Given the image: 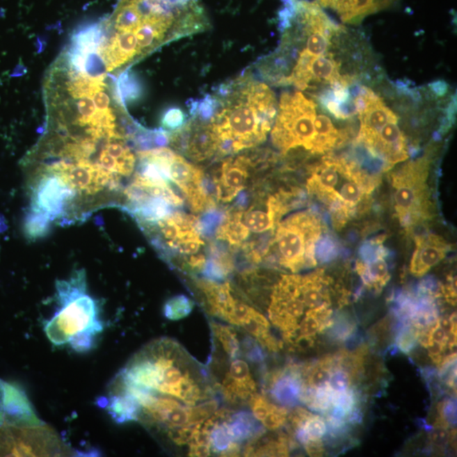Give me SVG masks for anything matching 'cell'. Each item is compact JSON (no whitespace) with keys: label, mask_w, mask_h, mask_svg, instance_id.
Instances as JSON below:
<instances>
[{"label":"cell","mask_w":457,"mask_h":457,"mask_svg":"<svg viewBox=\"0 0 457 457\" xmlns=\"http://www.w3.org/2000/svg\"><path fill=\"white\" fill-rule=\"evenodd\" d=\"M214 97L216 111L209 122L218 155L236 154L266 140L278 111L266 84L244 76L222 85Z\"/></svg>","instance_id":"1"},{"label":"cell","mask_w":457,"mask_h":457,"mask_svg":"<svg viewBox=\"0 0 457 457\" xmlns=\"http://www.w3.org/2000/svg\"><path fill=\"white\" fill-rule=\"evenodd\" d=\"M377 182L357 161L326 156L312 168L307 190L329 209L335 226L341 228L368 200Z\"/></svg>","instance_id":"2"},{"label":"cell","mask_w":457,"mask_h":457,"mask_svg":"<svg viewBox=\"0 0 457 457\" xmlns=\"http://www.w3.org/2000/svg\"><path fill=\"white\" fill-rule=\"evenodd\" d=\"M58 310L47 322L45 334L54 346L69 345L78 353L92 348L103 331L99 305L87 291L84 271L57 284Z\"/></svg>","instance_id":"3"},{"label":"cell","mask_w":457,"mask_h":457,"mask_svg":"<svg viewBox=\"0 0 457 457\" xmlns=\"http://www.w3.org/2000/svg\"><path fill=\"white\" fill-rule=\"evenodd\" d=\"M323 232L322 222L311 210L292 214L277 225L275 237L265 257H271L292 273L314 268L317 245Z\"/></svg>","instance_id":"4"},{"label":"cell","mask_w":457,"mask_h":457,"mask_svg":"<svg viewBox=\"0 0 457 457\" xmlns=\"http://www.w3.org/2000/svg\"><path fill=\"white\" fill-rule=\"evenodd\" d=\"M428 170V159L423 157L405 163L392 175L394 212L401 225L408 230L433 217Z\"/></svg>","instance_id":"5"},{"label":"cell","mask_w":457,"mask_h":457,"mask_svg":"<svg viewBox=\"0 0 457 457\" xmlns=\"http://www.w3.org/2000/svg\"><path fill=\"white\" fill-rule=\"evenodd\" d=\"M318 105L300 92L284 93L271 131L273 145L287 154L296 147L312 152Z\"/></svg>","instance_id":"6"},{"label":"cell","mask_w":457,"mask_h":457,"mask_svg":"<svg viewBox=\"0 0 457 457\" xmlns=\"http://www.w3.org/2000/svg\"><path fill=\"white\" fill-rule=\"evenodd\" d=\"M144 230L148 236H152L154 247L166 256L170 253L194 255L205 245L199 218L181 211H173L169 216Z\"/></svg>","instance_id":"7"},{"label":"cell","mask_w":457,"mask_h":457,"mask_svg":"<svg viewBox=\"0 0 457 457\" xmlns=\"http://www.w3.org/2000/svg\"><path fill=\"white\" fill-rule=\"evenodd\" d=\"M72 451L45 424L0 428V456H64Z\"/></svg>","instance_id":"8"},{"label":"cell","mask_w":457,"mask_h":457,"mask_svg":"<svg viewBox=\"0 0 457 457\" xmlns=\"http://www.w3.org/2000/svg\"><path fill=\"white\" fill-rule=\"evenodd\" d=\"M169 143L186 157L201 162L218 154V142L209 121L193 119L169 134Z\"/></svg>","instance_id":"9"},{"label":"cell","mask_w":457,"mask_h":457,"mask_svg":"<svg viewBox=\"0 0 457 457\" xmlns=\"http://www.w3.org/2000/svg\"><path fill=\"white\" fill-rule=\"evenodd\" d=\"M256 166V156L251 154L225 160L209 182L213 196L218 202H232L247 186L250 170Z\"/></svg>","instance_id":"10"},{"label":"cell","mask_w":457,"mask_h":457,"mask_svg":"<svg viewBox=\"0 0 457 457\" xmlns=\"http://www.w3.org/2000/svg\"><path fill=\"white\" fill-rule=\"evenodd\" d=\"M45 424L17 385L0 380V428Z\"/></svg>","instance_id":"11"},{"label":"cell","mask_w":457,"mask_h":457,"mask_svg":"<svg viewBox=\"0 0 457 457\" xmlns=\"http://www.w3.org/2000/svg\"><path fill=\"white\" fill-rule=\"evenodd\" d=\"M415 241L410 271L414 276L422 277L447 257L450 248L442 237L435 234L417 236Z\"/></svg>","instance_id":"12"},{"label":"cell","mask_w":457,"mask_h":457,"mask_svg":"<svg viewBox=\"0 0 457 457\" xmlns=\"http://www.w3.org/2000/svg\"><path fill=\"white\" fill-rule=\"evenodd\" d=\"M197 287L205 296L211 314L233 323L236 300L229 283L220 284L208 279L197 280Z\"/></svg>","instance_id":"13"},{"label":"cell","mask_w":457,"mask_h":457,"mask_svg":"<svg viewBox=\"0 0 457 457\" xmlns=\"http://www.w3.org/2000/svg\"><path fill=\"white\" fill-rule=\"evenodd\" d=\"M320 6L339 15L345 23H358L369 15L390 6L393 0H317Z\"/></svg>","instance_id":"14"},{"label":"cell","mask_w":457,"mask_h":457,"mask_svg":"<svg viewBox=\"0 0 457 457\" xmlns=\"http://www.w3.org/2000/svg\"><path fill=\"white\" fill-rule=\"evenodd\" d=\"M303 364L291 363L287 365L269 390L273 399L284 408H294L300 403V394L303 387Z\"/></svg>","instance_id":"15"},{"label":"cell","mask_w":457,"mask_h":457,"mask_svg":"<svg viewBox=\"0 0 457 457\" xmlns=\"http://www.w3.org/2000/svg\"><path fill=\"white\" fill-rule=\"evenodd\" d=\"M208 261L202 269L206 279L221 282L235 269V262L230 255L229 249L224 244L211 243L208 251Z\"/></svg>","instance_id":"16"},{"label":"cell","mask_w":457,"mask_h":457,"mask_svg":"<svg viewBox=\"0 0 457 457\" xmlns=\"http://www.w3.org/2000/svg\"><path fill=\"white\" fill-rule=\"evenodd\" d=\"M355 269L363 284L377 292H380L390 280L388 264L381 251L364 261H358Z\"/></svg>","instance_id":"17"},{"label":"cell","mask_w":457,"mask_h":457,"mask_svg":"<svg viewBox=\"0 0 457 457\" xmlns=\"http://www.w3.org/2000/svg\"><path fill=\"white\" fill-rule=\"evenodd\" d=\"M225 424L230 438L238 443L256 440L265 433V428L248 412H233Z\"/></svg>","instance_id":"18"},{"label":"cell","mask_w":457,"mask_h":457,"mask_svg":"<svg viewBox=\"0 0 457 457\" xmlns=\"http://www.w3.org/2000/svg\"><path fill=\"white\" fill-rule=\"evenodd\" d=\"M316 139L312 154H324L330 152L344 140L341 131L335 127L330 117L319 114L315 120Z\"/></svg>","instance_id":"19"},{"label":"cell","mask_w":457,"mask_h":457,"mask_svg":"<svg viewBox=\"0 0 457 457\" xmlns=\"http://www.w3.org/2000/svg\"><path fill=\"white\" fill-rule=\"evenodd\" d=\"M221 389L225 399L232 403L249 401L257 394L256 382L252 375L243 380H235L227 374L222 382Z\"/></svg>","instance_id":"20"},{"label":"cell","mask_w":457,"mask_h":457,"mask_svg":"<svg viewBox=\"0 0 457 457\" xmlns=\"http://www.w3.org/2000/svg\"><path fill=\"white\" fill-rule=\"evenodd\" d=\"M103 27L99 24L86 26L78 30L72 38V49L79 51L85 56L96 52L102 45H104L105 38Z\"/></svg>","instance_id":"21"},{"label":"cell","mask_w":457,"mask_h":457,"mask_svg":"<svg viewBox=\"0 0 457 457\" xmlns=\"http://www.w3.org/2000/svg\"><path fill=\"white\" fill-rule=\"evenodd\" d=\"M142 86L139 79L131 72H126L120 76L114 89V97L118 104L126 105L138 99L142 95Z\"/></svg>","instance_id":"22"},{"label":"cell","mask_w":457,"mask_h":457,"mask_svg":"<svg viewBox=\"0 0 457 457\" xmlns=\"http://www.w3.org/2000/svg\"><path fill=\"white\" fill-rule=\"evenodd\" d=\"M72 80L68 83V92L74 99L92 97L105 87L104 81L95 79L84 74L70 73Z\"/></svg>","instance_id":"23"},{"label":"cell","mask_w":457,"mask_h":457,"mask_svg":"<svg viewBox=\"0 0 457 457\" xmlns=\"http://www.w3.org/2000/svg\"><path fill=\"white\" fill-rule=\"evenodd\" d=\"M212 328L214 335L220 341L223 349L230 358H236L241 353V345L238 339L236 332L232 327L213 323Z\"/></svg>","instance_id":"24"},{"label":"cell","mask_w":457,"mask_h":457,"mask_svg":"<svg viewBox=\"0 0 457 457\" xmlns=\"http://www.w3.org/2000/svg\"><path fill=\"white\" fill-rule=\"evenodd\" d=\"M327 433V425L323 417L312 415L295 432L298 442L303 444L307 440L321 439Z\"/></svg>","instance_id":"25"},{"label":"cell","mask_w":457,"mask_h":457,"mask_svg":"<svg viewBox=\"0 0 457 457\" xmlns=\"http://www.w3.org/2000/svg\"><path fill=\"white\" fill-rule=\"evenodd\" d=\"M357 323L353 319L339 316V318L333 319V323L329 329H327L328 337L335 343L346 342L347 339L357 333Z\"/></svg>","instance_id":"26"},{"label":"cell","mask_w":457,"mask_h":457,"mask_svg":"<svg viewBox=\"0 0 457 457\" xmlns=\"http://www.w3.org/2000/svg\"><path fill=\"white\" fill-rule=\"evenodd\" d=\"M52 224L53 223L48 218L29 211L25 218V235L30 240H38L49 233Z\"/></svg>","instance_id":"27"},{"label":"cell","mask_w":457,"mask_h":457,"mask_svg":"<svg viewBox=\"0 0 457 457\" xmlns=\"http://www.w3.org/2000/svg\"><path fill=\"white\" fill-rule=\"evenodd\" d=\"M193 307V300L185 295H179L167 300L163 307V314L168 319L177 321L187 317Z\"/></svg>","instance_id":"28"},{"label":"cell","mask_w":457,"mask_h":457,"mask_svg":"<svg viewBox=\"0 0 457 457\" xmlns=\"http://www.w3.org/2000/svg\"><path fill=\"white\" fill-rule=\"evenodd\" d=\"M419 331L411 323H401L396 338H394V346L399 349L401 353L410 354L419 344Z\"/></svg>","instance_id":"29"},{"label":"cell","mask_w":457,"mask_h":457,"mask_svg":"<svg viewBox=\"0 0 457 457\" xmlns=\"http://www.w3.org/2000/svg\"><path fill=\"white\" fill-rule=\"evenodd\" d=\"M241 326L256 339H259L262 335L271 331V324L268 319L251 307H250L247 318L244 319Z\"/></svg>","instance_id":"30"},{"label":"cell","mask_w":457,"mask_h":457,"mask_svg":"<svg viewBox=\"0 0 457 457\" xmlns=\"http://www.w3.org/2000/svg\"><path fill=\"white\" fill-rule=\"evenodd\" d=\"M224 216L225 214L216 208L207 211L199 220L202 236L211 237L216 235L218 225H221Z\"/></svg>","instance_id":"31"},{"label":"cell","mask_w":457,"mask_h":457,"mask_svg":"<svg viewBox=\"0 0 457 457\" xmlns=\"http://www.w3.org/2000/svg\"><path fill=\"white\" fill-rule=\"evenodd\" d=\"M218 408V402L216 400L206 401L198 406H189V424H197L208 419L209 417L216 412Z\"/></svg>","instance_id":"32"},{"label":"cell","mask_w":457,"mask_h":457,"mask_svg":"<svg viewBox=\"0 0 457 457\" xmlns=\"http://www.w3.org/2000/svg\"><path fill=\"white\" fill-rule=\"evenodd\" d=\"M232 442L225 423L218 424L210 435V450L216 454L225 451Z\"/></svg>","instance_id":"33"},{"label":"cell","mask_w":457,"mask_h":457,"mask_svg":"<svg viewBox=\"0 0 457 457\" xmlns=\"http://www.w3.org/2000/svg\"><path fill=\"white\" fill-rule=\"evenodd\" d=\"M107 68L103 58L97 51L88 54L85 64V74L95 79L104 81Z\"/></svg>","instance_id":"34"},{"label":"cell","mask_w":457,"mask_h":457,"mask_svg":"<svg viewBox=\"0 0 457 457\" xmlns=\"http://www.w3.org/2000/svg\"><path fill=\"white\" fill-rule=\"evenodd\" d=\"M288 411L284 406L272 405L271 411L262 421L263 426L268 431H276L287 423Z\"/></svg>","instance_id":"35"},{"label":"cell","mask_w":457,"mask_h":457,"mask_svg":"<svg viewBox=\"0 0 457 457\" xmlns=\"http://www.w3.org/2000/svg\"><path fill=\"white\" fill-rule=\"evenodd\" d=\"M197 424H189L182 427L169 428L167 435L175 444L183 445L189 444L193 439Z\"/></svg>","instance_id":"36"},{"label":"cell","mask_w":457,"mask_h":457,"mask_svg":"<svg viewBox=\"0 0 457 457\" xmlns=\"http://www.w3.org/2000/svg\"><path fill=\"white\" fill-rule=\"evenodd\" d=\"M186 116L179 109H170L163 115L161 125L163 129L174 131L185 123Z\"/></svg>","instance_id":"37"},{"label":"cell","mask_w":457,"mask_h":457,"mask_svg":"<svg viewBox=\"0 0 457 457\" xmlns=\"http://www.w3.org/2000/svg\"><path fill=\"white\" fill-rule=\"evenodd\" d=\"M329 385L335 392H344L351 387V383L348 374L345 370L337 368L332 371Z\"/></svg>","instance_id":"38"},{"label":"cell","mask_w":457,"mask_h":457,"mask_svg":"<svg viewBox=\"0 0 457 457\" xmlns=\"http://www.w3.org/2000/svg\"><path fill=\"white\" fill-rule=\"evenodd\" d=\"M249 404L251 406L254 417L261 422L268 415L273 405L266 398L257 394H254L252 399L249 401Z\"/></svg>","instance_id":"39"},{"label":"cell","mask_w":457,"mask_h":457,"mask_svg":"<svg viewBox=\"0 0 457 457\" xmlns=\"http://www.w3.org/2000/svg\"><path fill=\"white\" fill-rule=\"evenodd\" d=\"M314 415V414L310 412L307 411L306 409L300 408V406H296L290 413H288L287 421L289 422V425H290L291 431L296 432L298 428L302 427L310 417Z\"/></svg>","instance_id":"40"},{"label":"cell","mask_w":457,"mask_h":457,"mask_svg":"<svg viewBox=\"0 0 457 457\" xmlns=\"http://www.w3.org/2000/svg\"><path fill=\"white\" fill-rule=\"evenodd\" d=\"M320 324L312 315L306 314V317L298 326V337H315L320 333Z\"/></svg>","instance_id":"41"},{"label":"cell","mask_w":457,"mask_h":457,"mask_svg":"<svg viewBox=\"0 0 457 457\" xmlns=\"http://www.w3.org/2000/svg\"><path fill=\"white\" fill-rule=\"evenodd\" d=\"M228 375L232 378H235V380H243V378L248 377L251 374H250L249 367L247 362L240 360V359H236L230 364Z\"/></svg>","instance_id":"42"},{"label":"cell","mask_w":457,"mask_h":457,"mask_svg":"<svg viewBox=\"0 0 457 457\" xmlns=\"http://www.w3.org/2000/svg\"><path fill=\"white\" fill-rule=\"evenodd\" d=\"M433 431L429 436V448H444L448 444L449 432L447 428H433Z\"/></svg>","instance_id":"43"},{"label":"cell","mask_w":457,"mask_h":457,"mask_svg":"<svg viewBox=\"0 0 457 457\" xmlns=\"http://www.w3.org/2000/svg\"><path fill=\"white\" fill-rule=\"evenodd\" d=\"M246 349H247V358L249 361L254 363H262L264 361V354L263 349L257 346L252 339H248L245 343Z\"/></svg>","instance_id":"44"},{"label":"cell","mask_w":457,"mask_h":457,"mask_svg":"<svg viewBox=\"0 0 457 457\" xmlns=\"http://www.w3.org/2000/svg\"><path fill=\"white\" fill-rule=\"evenodd\" d=\"M303 445L311 456H322L326 453V447L321 439L307 440Z\"/></svg>","instance_id":"45"},{"label":"cell","mask_w":457,"mask_h":457,"mask_svg":"<svg viewBox=\"0 0 457 457\" xmlns=\"http://www.w3.org/2000/svg\"><path fill=\"white\" fill-rule=\"evenodd\" d=\"M93 100L95 102L96 108L99 111H105L109 108V104H111V99L106 93H104L103 90L95 93L93 97Z\"/></svg>","instance_id":"46"},{"label":"cell","mask_w":457,"mask_h":457,"mask_svg":"<svg viewBox=\"0 0 457 457\" xmlns=\"http://www.w3.org/2000/svg\"><path fill=\"white\" fill-rule=\"evenodd\" d=\"M211 454L210 447L209 445L190 443V456H209Z\"/></svg>","instance_id":"47"},{"label":"cell","mask_w":457,"mask_h":457,"mask_svg":"<svg viewBox=\"0 0 457 457\" xmlns=\"http://www.w3.org/2000/svg\"><path fill=\"white\" fill-rule=\"evenodd\" d=\"M241 452V447L239 443L236 441H232L229 444V447L220 453L222 456H240Z\"/></svg>","instance_id":"48"}]
</instances>
